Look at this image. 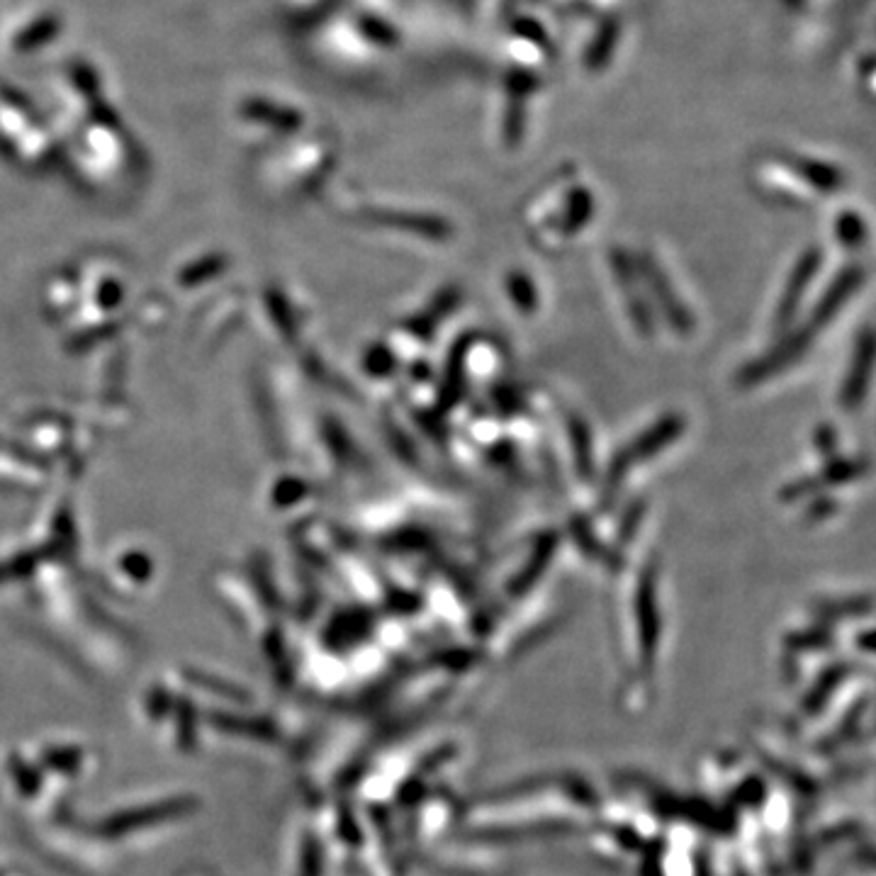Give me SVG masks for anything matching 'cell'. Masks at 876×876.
Wrapping results in <instances>:
<instances>
[{
  "label": "cell",
  "instance_id": "1",
  "mask_svg": "<svg viewBox=\"0 0 876 876\" xmlns=\"http://www.w3.org/2000/svg\"><path fill=\"white\" fill-rule=\"evenodd\" d=\"M876 358V336L869 331L859 339L855 363H852L850 375L845 380V390H842V404H845L847 412H855L859 402L864 400L869 387V378H872V365Z\"/></svg>",
  "mask_w": 876,
  "mask_h": 876
},
{
  "label": "cell",
  "instance_id": "2",
  "mask_svg": "<svg viewBox=\"0 0 876 876\" xmlns=\"http://www.w3.org/2000/svg\"><path fill=\"white\" fill-rule=\"evenodd\" d=\"M838 232H840V239H842V241H847V244H859V241L864 239L862 219L855 217V215H850V212H847L845 217H840V222H838Z\"/></svg>",
  "mask_w": 876,
  "mask_h": 876
}]
</instances>
